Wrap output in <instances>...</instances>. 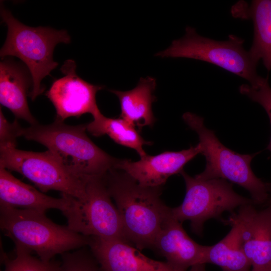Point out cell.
<instances>
[{"label": "cell", "instance_id": "1", "mask_svg": "<svg viewBox=\"0 0 271 271\" xmlns=\"http://www.w3.org/2000/svg\"><path fill=\"white\" fill-rule=\"evenodd\" d=\"M119 213L125 237L140 249L153 248L171 208L161 200L162 187L142 185L124 172L112 169L103 176Z\"/></svg>", "mask_w": 271, "mask_h": 271}, {"label": "cell", "instance_id": "2", "mask_svg": "<svg viewBox=\"0 0 271 271\" xmlns=\"http://www.w3.org/2000/svg\"><path fill=\"white\" fill-rule=\"evenodd\" d=\"M86 131V124L70 125L55 120L23 128L21 136L45 146L67 170L80 178L103 176L116 169L120 159L97 146Z\"/></svg>", "mask_w": 271, "mask_h": 271}, {"label": "cell", "instance_id": "3", "mask_svg": "<svg viewBox=\"0 0 271 271\" xmlns=\"http://www.w3.org/2000/svg\"><path fill=\"white\" fill-rule=\"evenodd\" d=\"M45 213L0 205L1 228L15 246L34 252L43 261L88 246L89 236L53 222Z\"/></svg>", "mask_w": 271, "mask_h": 271}, {"label": "cell", "instance_id": "4", "mask_svg": "<svg viewBox=\"0 0 271 271\" xmlns=\"http://www.w3.org/2000/svg\"><path fill=\"white\" fill-rule=\"evenodd\" d=\"M1 16L8 27V33L0 56L3 59L8 56H15L25 64L32 80V89L29 96L34 100L44 91L42 79L50 75L58 65L53 57L56 45L60 43H70V37L64 30L25 25L2 5Z\"/></svg>", "mask_w": 271, "mask_h": 271}, {"label": "cell", "instance_id": "5", "mask_svg": "<svg viewBox=\"0 0 271 271\" xmlns=\"http://www.w3.org/2000/svg\"><path fill=\"white\" fill-rule=\"evenodd\" d=\"M182 117L188 126L198 134L200 154L206 161L204 170L195 177L202 180H228L247 190L255 205H263L268 196L266 182L256 176L250 166L257 153H236L219 141L214 132L205 126L202 117L190 112L185 113Z\"/></svg>", "mask_w": 271, "mask_h": 271}, {"label": "cell", "instance_id": "6", "mask_svg": "<svg viewBox=\"0 0 271 271\" xmlns=\"http://www.w3.org/2000/svg\"><path fill=\"white\" fill-rule=\"evenodd\" d=\"M103 176L87 178L83 199L67 195L68 204L62 213L67 219L68 227L78 233L129 243Z\"/></svg>", "mask_w": 271, "mask_h": 271}, {"label": "cell", "instance_id": "7", "mask_svg": "<svg viewBox=\"0 0 271 271\" xmlns=\"http://www.w3.org/2000/svg\"><path fill=\"white\" fill-rule=\"evenodd\" d=\"M243 43V39L233 35H229L228 40L216 41L202 37L194 28L187 27L183 38L174 40L169 48L156 56L207 62L238 75L253 85L261 77L256 73L258 61L249 51L244 49Z\"/></svg>", "mask_w": 271, "mask_h": 271}, {"label": "cell", "instance_id": "8", "mask_svg": "<svg viewBox=\"0 0 271 271\" xmlns=\"http://www.w3.org/2000/svg\"><path fill=\"white\" fill-rule=\"evenodd\" d=\"M180 174L185 183L186 194L180 205L171 208V215L181 223L190 221L192 230L198 235L207 220L219 218L225 211L233 212L245 205H255L251 199L236 193L227 180H202L190 176L184 170Z\"/></svg>", "mask_w": 271, "mask_h": 271}, {"label": "cell", "instance_id": "9", "mask_svg": "<svg viewBox=\"0 0 271 271\" xmlns=\"http://www.w3.org/2000/svg\"><path fill=\"white\" fill-rule=\"evenodd\" d=\"M0 167L20 173L42 192L56 190L78 199L85 197L87 178L71 173L48 150L34 152L16 148L0 149Z\"/></svg>", "mask_w": 271, "mask_h": 271}, {"label": "cell", "instance_id": "10", "mask_svg": "<svg viewBox=\"0 0 271 271\" xmlns=\"http://www.w3.org/2000/svg\"><path fill=\"white\" fill-rule=\"evenodd\" d=\"M250 204L242 206L225 220L252 268L271 266V206L258 210Z\"/></svg>", "mask_w": 271, "mask_h": 271}, {"label": "cell", "instance_id": "11", "mask_svg": "<svg viewBox=\"0 0 271 271\" xmlns=\"http://www.w3.org/2000/svg\"><path fill=\"white\" fill-rule=\"evenodd\" d=\"M74 61L67 60L60 70L64 76L55 79L45 95L56 111V120L63 122L71 116L89 113L93 116L99 109L96 93L104 86L90 84L77 75Z\"/></svg>", "mask_w": 271, "mask_h": 271}, {"label": "cell", "instance_id": "12", "mask_svg": "<svg viewBox=\"0 0 271 271\" xmlns=\"http://www.w3.org/2000/svg\"><path fill=\"white\" fill-rule=\"evenodd\" d=\"M90 250L101 271H206L205 264L180 270L168 262L156 260L131 244L119 240L90 237Z\"/></svg>", "mask_w": 271, "mask_h": 271}, {"label": "cell", "instance_id": "13", "mask_svg": "<svg viewBox=\"0 0 271 271\" xmlns=\"http://www.w3.org/2000/svg\"><path fill=\"white\" fill-rule=\"evenodd\" d=\"M199 154L200 147L198 144L180 151H166L155 156L147 154L138 161L120 159L116 169L142 185L162 187L170 176L181 174L185 165Z\"/></svg>", "mask_w": 271, "mask_h": 271}, {"label": "cell", "instance_id": "14", "mask_svg": "<svg viewBox=\"0 0 271 271\" xmlns=\"http://www.w3.org/2000/svg\"><path fill=\"white\" fill-rule=\"evenodd\" d=\"M209 247L192 239L181 223L172 215L165 224L154 246L167 262L180 270H188L189 267L205 264Z\"/></svg>", "mask_w": 271, "mask_h": 271}, {"label": "cell", "instance_id": "15", "mask_svg": "<svg viewBox=\"0 0 271 271\" xmlns=\"http://www.w3.org/2000/svg\"><path fill=\"white\" fill-rule=\"evenodd\" d=\"M67 204L66 194H62L60 198L46 195L0 167V205L45 213L49 209L62 212Z\"/></svg>", "mask_w": 271, "mask_h": 271}, {"label": "cell", "instance_id": "16", "mask_svg": "<svg viewBox=\"0 0 271 271\" xmlns=\"http://www.w3.org/2000/svg\"><path fill=\"white\" fill-rule=\"evenodd\" d=\"M32 83L27 71L10 59L0 63V102L9 109L16 119H22L31 125L38 123L29 108L27 96Z\"/></svg>", "mask_w": 271, "mask_h": 271}, {"label": "cell", "instance_id": "17", "mask_svg": "<svg viewBox=\"0 0 271 271\" xmlns=\"http://www.w3.org/2000/svg\"><path fill=\"white\" fill-rule=\"evenodd\" d=\"M236 18L251 20L254 27L252 46L249 50L257 60H262L268 71L271 69V0H254L250 4L240 1L231 8Z\"/></svg>", "mask_w": 271, "mask_h": 271}, {"label": "cell", "instance_id": "18", "mask_svg": "<svg viewBox=\"0 0 271 271\" xmlns=\"http://www.w3.org/2000/svg\"><path fill=\"white\" fill-rule=\"evenodd\" d=\"M156 87V79L148 76L141 78L137 86L131 90H110L119 101L120 117L137 127L138 130L146 126H152L155 121L152 107L156 99L154 95Z\"/></svg>", "mask_w": 271, "mask_h": 271}, {"label": "cell", "instance_id": "19", "mask_svg": "<svg viewBox=\"0 0 271 271\" xmlns=\"http://www.w3.org/2000/svg\"><path fill=\"white\" fill-rule=\"evenodd\" d=\"M93 117V120L86 124L87 131L92 136L107 135L117 144L134 150L140 158L147 155L144 146L150 145L151 143L145 140L132 124L121 117H105L100 111Z\"/></svg>", "mask_w": 271, "mask_h": 271}, {"label": "cell", "instance_id": "20", "mask_svg": "<svg viewBox=\"0 0 271 271\" xmlns=\"http://www.w3.org/2000/svg\"><path fill=\"white\" fill-rule=\"evenodd\" d=\"M207 263L219 266L222 271H250L251 267L232 229L222 239L209 246Z\"/></svg>", "mask_w": 271, "mask_h": 271}, {"label": "cell", "instance_id": "21", "mask_svg": "<svg viewBox=\"0 0 271 271\" xmlns=\"http://www.w3.org/2000/svg\"><path fill=\"white\" fill-rule=\"evenodd\" d=\"M14 258L5 259L4 271H59L61 262L54 260L43 261L31 252L15 246Z\"/></svg>", "mask_w": 271, "mask_h": 271}, {"label": "cell", "instance_id": "22", "mask_svg": "<svg viewBox=\"0 0 271 271\" xmlns=\"http://www.w3.org/2000/svg\"><path fill=\"white\" fill-rule=\"evenodd\" d=\"M59 271H101L91 251L83 247L61 254Z\"/></svg>", "mask_w": 271, "mask_h": 271}, {"label": "cell", "instance_id": "23", "mask_svg": "<svg viewBox=\"0 0 271 271\" xmlns=\"http://www.w3.org/2000/svg\"><path fill=\"white\" fill-rule=\"evenodd\" d=\"M239 90L242 94L247 96L251 100L262 106L268 116L271 126V87L267 78L261 77L258 81L253 85L242 84ZM266 149L271 153V137Z\"/></svg>", "mask_w": 271, "mask_h": 271}, {"label": "cell", "instance_id": "24", "mask_svg": "<svg viewBox=\"0 0 271 271\" xmlns=\"http://www.w3.org/2000/svg\"><path fill=\"white\" fill-rule=\"evenodd\" d=\"M23 127L17 119L10 122L6 118L0 109V149L14 148L16 147L17 139L21 137Z\"/></svg>", "mask_w": 271, "mask_h": 271}, {"label": "cell", "instance_id": "25", "mask_svg": "<svg viewBox=\"0 0 271 271\" xmlns=\"http://www.w3.org/2000/svg\"><path fill=\"white\" fill-rule=\"evenodd\" d=\"M267 190V198L263 206H271V182H266Z\"/></svg>", "mask_w": 271, "mask_h": 271}, {"label": "cell", "instance_id": "26", "mask_svg": "<svg viewBox=\"0 0 271 271\" xmlns=\"http://www.w3.org/2000/svg\"><path fill=\"white\" fill-rule=\"evenodd\" d=\"M250 271H271V266L252 268Z\"/></svg>", "mask_w": 271, "mask_h": 271}, {"label": "cell", "instance_id": "27", "mask_svg": "<svg viewBox=\"0 0 271 271\" xmlns=\"http://www.w3.org/2000/svg\"></svg>", "mask_w": 271, "mask_h": 271}]
</instances>
